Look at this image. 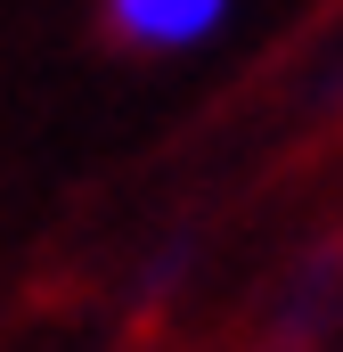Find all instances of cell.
<instances>
[{
  "instance_id": "1",
  "label": "cell",
  "mask_w": 343,
  "mask_h": 352,
  "mask_svg": "<svg viewBox=\"0 0 343 352\" xmlns=\"http://www.w3.org/2000/svg\"><path fill=\"white\" fill-rule=\"evenodd\" d=\"M98 8H106V33L147 58H188L237 16V0H98Z\"/></svg>"
}]
</instances>
